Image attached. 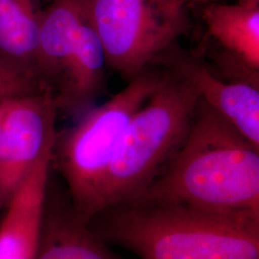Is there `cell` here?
Here are the masks:
<instances>
[{"label": "cell", "mask_w": 259, "mask_h": 259, "mask_svg": "<svg viewBox=\"0 0 259 259\" xmlns=\"http://www.w3.org/2000/svg\"><path fill=\"white\" fill-rule=\"evenodd\" d=\"M47 90L37 75L0 61V98H17Z\"/></svg>", "instance_id": "5bb4252c"}, {"label": "cell", "mask_w": 259, "mask_h": 259, "mask_svg": "<svg viewBox=\"0 0 259 259\" xmlns=\"http://www.w3.org/2000/svg\"><path fill=\"white\" fill-rule=\"evenodd\" d=\"M201 99L187 65L161 74L121 139L103 189L101 213L145 194L185 141Z\"/></svg>", "instance_id": "3957f363"}, {"label": "cell", "mask_w": 259, "mask_h": 259, "mask_svg": "<svg viewBox=\"0 0 259 259\" xmlns=\"http://www.w3.org/2000/svg\"><path fill=\"white\" fill-rule=\"evenodd\" d=\"M37 259H118L76 214L46 216Z\"/></svg>", "instance_id": "4fadbf2b"}, {"label": "cell", "mask_w": 259, "mask_h": 259, "mask_svg": "<svg viewBox=\"0 0 259 259\" xmlns=\"http://www.w3.org/2000/svg\"><path fill=\"white\" fill-rule=\"evenodd\" d=\"M160 79L161 74L145 71L56 139L52 160L65 179L75 214L83 221L101 213L103 189L121 139Z\"/></svg>", "instance_id": "277c9868"}, {"label": "cell", "mask_w": 259, "mask_h": 259, "mask_svg": "<svg viewBox=\"0 0 259 259\" xmlns=\"http://www.w3.org/2000/svg\"><path fill=\"white\" fill-rule=\"evenodd\" d=\"M42 10L40 0H0V61L37 76L35 58Z\"/></svg>", "instance_id": "7c38bea8"}, {"label": "cell", "mask_w": 259, "mask_h": 259, "mask_svg": "<svg viewBox=\"0 0 259 259\" xmlns=\"http://www.w3.org/2000/svg\"><path fill=\"white\" fill-rule=\"evenodd\" d=\"M58 113L50 90L11 100L0 135V189L7 202L41 157L54 148Z\"/></svg>", "instance_id": "8992f818"}, {"label": "cell", "mask_w": 259, "mask_h": 259, "mask_svg": "<svg viewBox=\"0 0 259 259\" xmlns=\"http://www.w3.org/2000/svg\"><path fill=\"white\" fill-rule=\"evenodd\" d=\"M202 19L219 61L259 73V2L205 4Z\"/></svg>", "instance_id": "9c48e42d"}, {"label": "cell", "mask_w": 259, "mask_h": 259, "mask_svg": "<svg viewBox=\"0 0 259 259\" xmlns=\"http://www.w3.org/2000/svg\"><path fill=\"white\" fill-rule=\"evenodd\" d=\"M187 65L203 99L259 147V89L243 81L220 77L201 63Z\"/></svg>", "instance_id": "8fae6325"}, {"label": "cell", "mask_w": 259, "mask_h": 259, "mask_svg": "<svg viewBox=\"0 0 259 259\" xmlns=\"http://www.w3.org/2000/svg\"><path fill=\"white\" fill-rule=\"evenodd\" d=\"M185 0H90L108 67L130 82L164 58L191 27Z\"/></svg>", "instance_id": "5b68a950"}, {"label": "cell", "mask_w": 259, "mask_h": 259, "mask_svg": "<svg viewBox=\"0 0 259 259\" xmlns=\"http://www.w3.org/2000/svg\"><path fill=\"white\" fill-rule=\"evenodd\" d=\"M13 98H0V135L3 128V124L5 121V117L7 111L9 109L10 103Z\"/></svg>", "instance_id": "2e32d148"}, {"label": "cell", "mask_w": 259, "mask_h": 259, "mask_svg": "<svg viewBox=\"0 0 259 259\" xmlns=\"http://www.w3.org/2000/svg\"><path fill=\"white\" fill-rule=\"evenodd\" d=\"M185 2L190 5V4H209V3H214L219 0H185ZM239 2H248V3H252V2H259V0H238Z\"/></svg>", "instance_id": "e0dca14e"}, {"label": "cell", "mask_w": 259, "mask_h": 259, "mask_svg": "<svg viewBox=\"0 0 259 259\" xmlns=\"http://www.w3.org/2000/svg\"><path fill=\"white\" fill-rule=\"evenodd\" d=\"M53 149L41 157L5 205L0 220V259H37L47 216Z\"/></svg>", "instance_id": "52a82bcc"}, {"label": "cell", "mask_w": 259, "mask_h": 259, "mask_svg": "<svg viewBox=\"0 0 259 259\" xmlns=\"http://www.w3.org/2000/svg\"><path fill=\"white\" fill-rule=\"evenodd\" d=\"M218 63L221 67V71L223 73L221 77L223 78L243 81L259 89V73L252 72L250 70H247V69L238 67L236 65H231L229 63H225L221 61H219Z\"/></svg>", "instance_id": "9a60e30c"}, {"label": "cell", "mask_w": 259, "mask_h": 259, "mask_svg": "<svg viewBox=\"0 0 259 259\" xmlns=\"http://www.w3.org/2000/svg\"><path fill=\"white\" fill-rule=\"evenodd\" d=\"M7 204V201H6V199H5V197H4V195L2 193V191H1V189H0V210L2 209V207L3 206H5Z\"/></svg>", "instance_id": "ac0fdd59"}, {"label": "cell", "mask_w": 259, "mask_h": 259, "mask_svg": "<svg viewBox=\"0 0 259 259\" xmlns=\"http://www.w3.org/2000/svg\"><path fill=\"white\" fill-rule=\"evenodd\" d=\"M106 67L105 51L90 15L52 92L59 112L74 113L92 102L102 88Z\"/></svg>", "instance_id": "30bf717a"}, {"label": "cell", "mask_w": 259, "mask_h": 259, "mask_svg": "<svg viewBox=\"0 0 259 259\" xmlns=\"http://www.w3.org/2000/svg\"><path fill=\"white\" fill-rule=\"evenodd\" d=\"M104 212L103 238L138 259H259L258 221L144 201Z\"/></svg>", "instance_id": "7a4b0ae2"}, {"label": "cell", "mask_w": 259, "mask_h": 259, "mask_svg": "<svg viewBox=\"0 0 259 259\" xmlns=\"http://www.w3.org/2000/svg\"><path fill=\"white\" fill-rule=\"evenodd\" d=\"M137 201L259 222V147L202 97L182 146Z\"/></svg>", "instance_id": "6da1fadb"}, {"label": "cell", "mask_w": 259, "mask_h": 259, "mask_svg": "<svg viewBox=\"0 0 259 259\" xmlns=\"http://www.w3.org/2000/svg\"><path fill=\"white\" fill-rule=\"evenodd\" d=\"M89 17L90 0H51L42 10L35 66L39 80L51 92Z\"/></svg>", "instance_id": "ba28073f"}]
</instances>
